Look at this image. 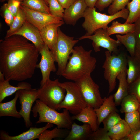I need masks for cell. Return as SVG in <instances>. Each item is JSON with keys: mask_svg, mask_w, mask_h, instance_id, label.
<instances>
[{"mask_svg": "<svg viewBox=\"0 0 140 140\" xmlns=\"http://www.w3.org/2000/svg\"><path fill=\"white\" fill-rule=\"evenodd\" d=\"M40 53L22 36L12 35L0 41V71L5 79L22 81L34 75Z\"/></svg>", "mask_w": 140, "mask_h": 140, "instance_id": "cell-1", "label": "cell"}, {"mask_svg": "<svg viewBox=\"0 0 140 140\" xmlns=\"http://www.w3.org/2000/svg\"><path fill=\"white\" fill-rule=\"evenodd\" d=\"M92 52L91 50H86L82 46L74 47L62 76L75 82L91 75L97 62L92 56Z\"/></svg>", "mask_w": 140, "mask_h": 140, "instance_id": "cell-2", "label": "cell"}, {"mask_svg": "<svg viewBox=\"0 0 140 140\" xmlns=\"http://www.w3.org/2000/svg\"><path fill=\"white\" fill-rule=\"evenodd\" d=\"M129 11L125 8L112 15H107L98 12L95 7H87L83 15L84 20L82 26L87 32L85 36L93 34L97 30L101 28L106 29L109 24L114 20L120 18L126 20Z\"/></svg>", "mask_w": 140, "mask_h": 140, "instance_id": "cell-3", "label": "cell"}, {"mask_svg": "<svg viewBox=\"0 0 140 140\" xmlns=\"http://www.w3.org/2000/svg\"><path fill=\"white\" fill-rule=\"evenodd\" d=\"M32 111L34 117H36L38 113V120L36 123L46 122L56 125L57 127L70 130L73 123L69 112L64 109L63 111L59 113L49 107L39 99H37Z\"/></svg>", "mask_w": 140, "mask_h": 140, "instance_id": "cell-4", "label": "cell"}, {"mask_svg": "<svg viewBox=\"0 0 140 140\" xmlns=\"http://www.w3.org/2000/svg\"><path fill=\"white\" fill-rule=\"evenodd\" d=\"M58 38L56 43L51 50L57 63L56 74L61 76L68 62L73 47L80 40L65 34L60 27L58 29Z\"/></svg>", "mask_w": 140, "mask_h": 140, "instance_id": "cell-5", "label": "cell"}, {"mask_svg": "<svg viewBox=\"0 0 140 140\" xmlns=\"http://www.w3.org/2000/svg\"><path fill=\"white\" fill-rule=\"evenodd\" d=\"M105 59L102 66L104 69V76L109 85V94L114 89L116 79L118 74L123 71H127V56L124 54H111L108 51L105 52Z\"/></svg>", "mask_w": 140, "mask_h": 140, "instance_id": "cell-6", "label": "cell"}, {"mask_svg": "<svg viewBox=\"0 0 140 140\" xmlns=\"http://www.w3.org/2000/svg\"><path fill=\"white\" fill-rule=\"evenodd\" d=\"M58 79H50L37 89V99L50 108L58 110L65 96L66 90L60 85Z\"/></svg>", "mask_w": 140, "mask_h": 140, "instance_id": "cell-7", "label": "cell"}, {"mask_svg": "<svg viewBox=\"0 0 140 140\" xmlns=\"http://www.w3.org/2000/svg\"><path fill=\"white\" fill-rule=\"evenodd\" d=\"M60 85L65 89L66 94L58 110L65 109L74 115L87 106L80 89L75 82L60 83Z\"/></svg>", "mask_w": 140, "mask_h": 140, "instance_id": "cell-8", "label": "cell"}, {"mask_svg": "<svg viewBox=\"0 0 140 140\" xmlns=\"http://www.w3.org/2000/svg\"><path fill=\"white\" fill-rule=\"evenodd\" d=\"M75 82L80 89L87 106L95 109L102 104L106 97H102L99 86L94 81L91 75Z\"/></svg>", "mask_w": 140, "mask_h": 140, "instance_id": "cell-9", "label": "cell"}, {"mask_svg": "<svg viewBox=\"0 0 140 140\" xmlns=\"http://www.w3.org/2000/svg\"><path fill=\"white\" fill-rule=\"evenodd\" d=\"M89 39L92 41V46L95 52L100 51V47L108 50L111 53H116L120 43L117 40L111 38L107 32L106 29L101 28L96 30L94 33L90 36H82L79 38L80 40Z\"/></svg>", "mask_w": 140, "mask_h": 140, "instance_id": "cell-10", "label": "cell"}, {"mask_svg": "<svg viewBox=\"0 0 140 140\" xmlns=\"http://www.w3.org/2000/svg\"><path fill=\"white\" fill-rule=\"evenodd\" d=\"M20 7L25 14L26 21L36 27L40 31L49 24L64 21L63 18L55 17L51 14L36 11L21 5Z\"/></svg>", "mask_w": 140, "mask_h": 140, "instance_id": "cell-11", "label": "cell"}, {"mask_svg": "<svg viewBox=\"0 0 140 140\" xmlns=\"http://www.w3.org/2000/svg\"><path fill=\"white\" fill-rule=\"evenodd\" d=\"M41 55L39 63L38 64L37 68H39L42 75L40 87L42 86L50 79L51 72H54L57 69L54 62L55 60L51 50L47 45L44 44L39 51Z\"/></svg>", "mask_w": 140, "mask_h": 140, "instance_id": "cell-12", "label": "cell"}, {"mask_svg": "<svg viewBox=\"0 0 140 140\" xmlns=\"http://www.w3.org/2000/svg\"><path fill=\"white\" fill-rule=\"evenodd\" d=\"M37 89L34 88L19 90L18 98L21 108L19 113L23 118L27 128L32 126V123L30 120V115L32 106L37 99Z\"/></svg>", "mask_w": 140, "mask_h": 140, "instance_id": "cell-13", "label": "cell"}, {"mask_svg": "<svg viewBox=\"0 0 140 140\" xmlns=\"http://www.w3.org/2000/svg\"><path fill=\"white\" fill-rule=\"evenodd\" d=\"M87 7L85 0H77L65 10L64 21L67 24L74 25L80 18L83 17Z\"/></svg>", "mask_w": 140, "mask_h": 140, "instance_id": "cell-14", "label": "cell"}, {"mask_svg": "<svg viewBox=\"0 0 140 140\" xmlns=\"http://www.w3.org/2000/svg\"><path fill=\"white\" fill-rule=\"evenodd\" d=\"M19 35L25 37L33 44L39 51L45 44L42 40L40 31L26 21L13 35Z\"/></svg>", "mask_w": 140, "mask_h": 140, "instance_id": "cell-15", "label": "cell"}, {"mask_svg": "<svg viewBox=\"0 0 140 140\" xmlns=\"http://www.w3.org/2000/svg\"><path fill=\"white\" fill-rule=\"evenodd\" d=\"M53 124L47 123L44 126L39 128L30 127L29 130L18 135L12 136L4 131L1 130V140H33L38 139L41 133L46 129L53 127Z\"/></svg>", "mask_w": 140, "mask_h": 140, "instance_id": "cell-16", "label": "cell"}, {"mask_svg": "<svg viewBox=\"0 0 140 140\" xmlns=\"http://www.w3.org/2000/svg\"><path fill=\"white\" fill-rule=\"evenodd\" d=\"M64 23L63 22L48 25L40 31L41 35L44 43L51 50L56 43L58 38V29Z\"/></svg>", "mask_w": 140, "mask_h": 140, "instance_id": "cell-17", "label": "cell"}, {"mask_svg": "<svg viewBox=\"0 0 140 140\" xmlns=\"http://www.w3.org/2000/svg\"><path fill=\"white\" fill-rule=\"evenodd\" d=\"M73 120H77L88 124L93 131L99 128L97 124V117L94 108L88 106L82 110L79 113L71 116Z\"/></svg>", "mask_w": 140, "mask_h": 140, "instance_id": "cell-18", "label": "cell"}, {"mask_svg": "<svg viewBox=\"0 0 140 140\" xmlns=\"http://www.w3.org/2000/svg\"><path fill=\"white\" fill-rule=\"evenodd\" d=\"M93 132L90 126L87 123L79 125L73 122L69 133L65 140H86Z\"/></svg>", "mask_w": 140, "mask_h": 140, "instance_id": "cell-19", "label": "cell"}, {"mask_svg": "<svg viewBox=\"0 0 140 140\" xmlns=\"http://www.w3.org/2000/svg\"><path fill=\"white\" fill-rule=\"evenodd\" d=\"M9 81L5 79L0 80V102L6 97L12 95L17 91L21 89H32L31 85L25 82L19 83L17 86L11 85Z\"/></svg>", "mask_w": 140, "mask_h": 140, "instance_id": "cell-20", "label": "cell"}, {"mask_svg": "<svg viewBox=\"0 0 140 140\" xmlns=\"http://www.w3.org/2000/svg\"><path fill=\"white\" fill-rule=\"evenodd\" d=\"M114 102L113 95L106 98L102 104L98 108L94 109L97 117L99 126L103 120L109 114L114 111H117Z\"/></svg>", "mask_w": 140, "mask_h": 140, "instance_id": "cell-21", "label": "cell"}, {"mask_svg": "<svg viewBox=\"0 0 140 140\" xmlns=\"http://www.w3.org/2000/svg\"><path fill=\"white\" fill-rule=\"evenodd\" d=\"M126 71L119 73L117 77L119 81V85L116 92L113 95L116 106L121 104L122 99L129 94L128 84L127 80Z\"/></svg>", "mask_w": 140, "mask_h": 140, "instance_id": "cell-22", "label": "cell"}, {"mask_svg": "<svg viewBox=\"0 0 140 140\" xmlns=\"http://www.w3.org/2000/svg\"><path fill=\"white\" fill-rule=\"evenodd\" d=\"M131 132V129L125 120L122 119L108 131V134L111 140H123Z\"/></svg>", "mask_w": 140, "mask_h": 140, "instance_id": "cell-23", "label": "cell"}, {"mask_svg": "<svg viewBox=\"0 0 140 140\" xmlns=\"http://www.w3.org/2000/svg\"><path fill=\"white\" fill-rule=\"evenodd\" d=\"M19 90L15 93V96L11 100L5 103H0V116H10L20 118L22 117L16 109V104L18 98Z\"/></svg>", "mask_w": 140, "mask_h": 140, "instance_id": "cell-24", "label": "cell"}, {"mask_svg": "<svg viewBox=\"0 0 140 140\" xmlns=\"http://www.w3.org/2000/svg\"><path fill=\"white\" fill-rule=\"evenodd\" d=\"M128 68L126 71L127 80L130 84L140 76V62L134 57L127 56Z\"/></svg>", "mask_w": 140, "mask_h": 140, "instance_id": "cell-25", "label": "cell"}, {"mask_svg": "<svg viewBox=\"0 0 140 140\" xmlns=\"http://www.w3.org/2000/svg\"><path fill=\"white\" fill-rule=\"evenodd\" d=\"M135 26V23L122 24L117 21H113L110 26L106 29V31L109 36L115 34L123 35L134 32Z\"/></svg>", "mask_w": 140, "mask_h": 140, "instance_id": "cell-26", "label": "cell"}, {"mask_svg": "<svg viewBox=\"0 0 140 140\" xmlns=\"http://www.w3.org/2000/svg\"><path fill=\"white\" fill-rule=\"evenodd\" d=\"M120 111L122 113H129L138 111L140 103L136 97L129 94L122 100Z\"/></svg>", "mask_w": 140, "mask_h": 140, "instance_id": "cell-27", "label": "cell"}, {"mask_svg": "<svg viewBox=\"0 0 140 140\" xmlns=\"http://www.w3.org/2000/svg\"><path fill=\"white\" fill-rule=\"evenodd\" d=\"M117 40L125 47L131 56L134 55L136 41L134 31L121 35H116Z\"/></svg>", "mask_w": 140, "mask_h": 140, "instance_id": "cell-28", "label": "cell"}, {"mask_svg": "<svg viewBox=\"0 0 140 140\" xmlns=\"http://www.w3.org/2000/svg\"><path fill=\"white\" fill-rule=\"evenodd\" d=\"M69 130L57 127L51 130L46 129L41 133L38 139L39 140H51L56 138L64 139L69 134Z\"/></svg>", "mask_w": 140, "mask_h": 140, "instance_id": "cell-29", "label": "cell"}, {"mask_svg": "<svg viewBox=\"0 0 140 140\" xmlns=\"http://www.w3.org/2000/svg\"><path fill=\"white\" fill-rule=\"evenodd\" d=\"M46 0H24L21 5L32 10L46 14H50Z\"/></svg>", "mask_w": 140, "mask_h": 140, "instance_id": "cell-30", "label": "cell"}, {"mask_svg": "<svg viewBox=\"0 0 140 140\" xmlns=\"http://www.w3.org/2000/svg\"><path fill=\"white\" fill-rule=\"evenodd\" d=\"M25 14L23 10L20 7L14 20L9 29L6 32L5 38L8 37L13 35L18 31L26 21Z\"/></svg>", "mask_w": 140, "mask_h": 140, "instance_id": "cell-31", "label": "cell"}, {"mask_svg": "<svg viewBox=\"0 0 140 140\" xmlns=\"http://www.w3.org/2000/svg\"><path fill=\"white\" fill-rule=\"evenodd\" d=\"M129 14L125 23H134L140 17V0H132L127 5Z\"/></svg>", "mask_w": 140, "mask_h": 140, "instance_id": "cell-32", "label": "cell"}, {"mask_svg": "<svg viewBox=\"0 0 140 140\" xmlns=\"http://www.w3.org/2000/svg\"><path fill=\"white\" fill-rule=\"evenodd\" d=\"M125 114L124 120L131 131L140 130V116L138 111Z\"/></svg>", "mask_w": 140, "mask_h": 140, "instance_id": "cell-33", "label": "cell"}, {"mask_svg": "<svg viewBox=\"0 0 140 140\" xmlns=\"http://www.w3.org/2000/svg\"><path fill=\"white\" fill-rule=\"evenodd\" d=\"M122 119L117 111L111 113L102 121L103 128L108 131L120 122Z\"/></svg>", "mask_w": 140, "mask_h": 140, "instance_id": "cell-34", "label": "cell"}, {"mask_svg": "<svg viewBox=\"0 0 140 140\" xmlns=\"http://www.w3.org/2000/svg\"><path fill=\"white\" fill-rule=\"evenodd\" d=\"M50 13L53 16L63 18L65 10L57 0H46Z\"/></svg>", "mask_w": 140, "mask_h": 140, "instance_id": "cell-35", "label": "cell"}, {"mask_svg": "<svg viewBox=\"0 0 140 140\" xmlns=\"http://www.w3.org/2000/svg\"><path fill=\"white\" fill-rule=\"evenodd\" d=\"M130 0H113L109 6L107 11L108 13L110 15H113L125 8Z\"/></svg>", "mask_w": 140, "mask_h": 140, "instance_id": "cell-36", "label": "cell"}, {"mask_svg": "<svg viewBox=\"0 0 140 140\" xmlns=\"http://www.w3.org/2000/svg\"><path fill=\"white\" fill-rule=\"evenodd\" d=\"M87 140H111L108 134V131L103 128H99L93 131L89 136Z\"/></svg>", "mask_w": 140, "mask_h": 140, "instance_id": "cell-37", "label": "cell"}, {"mask_svg": "<svg viewBox=\"0 0 140 140\" xmlns=\"http://www.w3.org/2000/svg\"><path fill=\"white\" fill-rule=\"evenodd\" d=\"M129 94L135 95L140 103V76L128 85Z\"/></svg>", "mask_w": 140, "mask_h": 140, "instance_id": "cell-38", "label": "cell"}, {"mask_svg": "<svg viewBox=\"0 0 140 140\" xmlns=\"http://www.w3.org/2000/svg\"><path fill=\"white\" fill-rule=\"evenodd\" d=\"M1 13L7 25L10 27L12 24L15 17L8 9L6 3L4 4L1 8Z\"/></svg>", "mask_w": 140, "mask_h": 140, "instance_id": "cell-39", "label": "cell"}, {"mask_svg": "<svg viewBox=\"0 0 140 140\" xmlns=\"http://www.w3.org/2000/svg\"><path fill=\"white\" fill-rule=\"evenodd\" d=\"M6 4L8 9L15 17L20 8L21 2L17 0H9Z\"/></svg>", "mask_w": 140, "mask_h": 140, "instance_id": "cell-40", "label": "cell"}, {"mask_svg": "<svg viewBox=\"0 0 140 140\" xmlns=\"http://www.w3.org/2000/svg\"><path fill=\"white\" fill-rule=\"evenodd\" d=\"M113 0H97L95 4V7L99 10H103L104 9L109 6L112 3Z\"/></svg>", "mask_w": 140, "mask_h": 140, "instance_id": "cell-41", "label": "cell"}, {"mask_svg": "<svg viewBox=\"0 0 140 140\" xmlns=\"http://www.w3.org/2000/svg\"><path fill=\"white\" fill-rule=\"evenodd\" d=\"M123 140H140V130L131 131L130 134Z\"/></svg>", "mask_w": 140, "mask_h": 140, "instance_id": "cell-42", "label": "cell"}, {"mask_svg": "<svg viewBox=\"0 0 140 140\" xmlns=\"http://www.w3.org/2000/svg\"><path fill=\"white\" fill-rule=\"evenodd\" d=\"M64 8L66 9L74 3L77 0H57Z\"/></svg>", "mask_w": 140, "mask_h": 140, "instance_id": "cell-43", "label": "cell"}, {"mask_svg": "<svg viewBox=\"0 0 140 140\" xmlns=\"http://www.w3.org/2000/svg\"><path fill=\"white\" fill-rule=\"evenodd\" d=\"M88 7H95V4L97 0H85Z\"/></svg>", "mask_w": 140, "mask_h": 140, "instance_id": "cell-44", "label": "cell"}, {"mask_svg": "<svg viewBox=\"0 0 140 140\" xmlns=\"http://www.w3.org/2000/svg\"><path fill=\"white\" fill-rule=\"evenodd\" d=\"M8 0H0V1L1 2H4L5 1H8ZM18 0L20 1V2H22L24 1V0Z\"/></svg>", "mask_w": 140, "mask_h": 140, "instance_id": "cell-45", "label": "cell"}, {"mask_svg": "<svg viewBox=\"0 0 140 140\" xmlns=\"http://www.w3.org/2000/svg\"><path fill=\"white\" fill-rule=\"evenodd\" d=\"M138 111L139 112V114H140V107L138 109Z\"/></svg>", "mask_w": 140, "mask_h": 140, "instance_id": "cell-46", "label": "cell"}, {"mask_svg": "<svg viewBox=\"0 0 140 140\" xmlns=\"http://www.w3.org/2000/svg\"></svg>", "mask_w": 140, "mask_h": 140, "instance_id": "cell-47", "label": "cell"}]
</instances>
